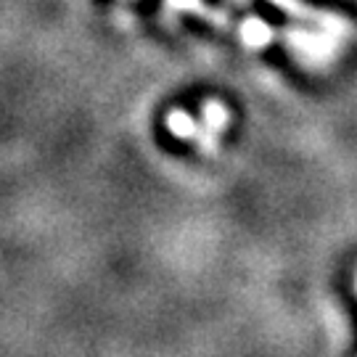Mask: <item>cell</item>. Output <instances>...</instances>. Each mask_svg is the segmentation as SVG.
<instances>
[{"label": "cell", "instance_id": "cell-1", "mask_svg": "<svg viewBox=\"0 0 357 357\" xmlns=\"http://www.w3.org/2000/svg\"><path fill=\"white\" fill-rule=\"evenodd\" d=\"M275 8H281L283 13H289L294 16L296 22H305V24H312L318 26L320 32H326V35H331V38H347V35H352L355 32V26L352 22H347L344 16H339V13H328V11H318V8H312V6H307L302 0H270Z\"/></svg>", "mask_w": 357, "mask_h": 357}, {"label": "cell", "instance_id": "cell-2", "mask_svg": "<svg viewBox=\"0 0 357 357\" xmlns=\"http://www.w3.org/2000/svg\"><path fill=\"white\" fill-rule=\"evenodd\" d=\"M167 6H169L172 11L202 13V16H206V22H212V24H217V26H225V29H233V32L241 35L243 22H236L230 13L220 11V8H209L204 0H167Z\"/></svg>", "mask_w": 357, "mask_h": 357}, {"label": "cell", "instance_id": "cell-3", "mask_svg": "<svg viewBox=\"0 0 357 357\" xmlns=\"http://www.w3.org/2000/svg\"><path fill=\"white\" fill-rule=\"evenodd\" d=\"M167 125H169V130H172L178 138L202 141V143H204L206 151H212V149H215V143L209 141V135H204V130L199 128V125H196V119H193L191 114H185V112H175V114H169Z\"/></svg>", "mask_w": 357, "mask_h": 357}, {"label": "cell", "instance_id": "cell-4", "mask_svg": "<svg viewBox=\"0 0 357 357\" xmlns=\"http://www.w3.org/2000/svg\"><path fill=\"white\" fill-rule=\"evenodd\" d=\"M241 40L246 45H252V48H262V45H268L270 40H273V29H270V24H265L262 19L249 16L241 26Z\"/></svg>", "mask_w": 357, "mask_h": 357}, {"label": "cell", "instance_id": "cell-5", "mask_svg": "<svg viewBox=\"0 0 357 357\" xmlns=\"http://www.w3.org/2000/svg\"><path fill=\"white\" fill-rule=\"evenodd\" d=\"M204 119H206L209 132L217 135V132H222L225 125H228V112H225V106H222L220 101H209L204 106Z\"/></svg>", "mask_w": 357, "mask_h": 357}, {"label": "cell", "instance_id": "cell-6", "mask_svg": "<svg viewBox=\"0 0 357 357\" xmlns=\"http://www.w3.org/2000/svg\"><path fill=\"white\" fill-rule=\"evenodd\" d=\"M230 3H236V6H241V8H249V6H252V0H230Z\"/></svg>", "mask_w": 357, "mask_h": 357}]
</instances>
